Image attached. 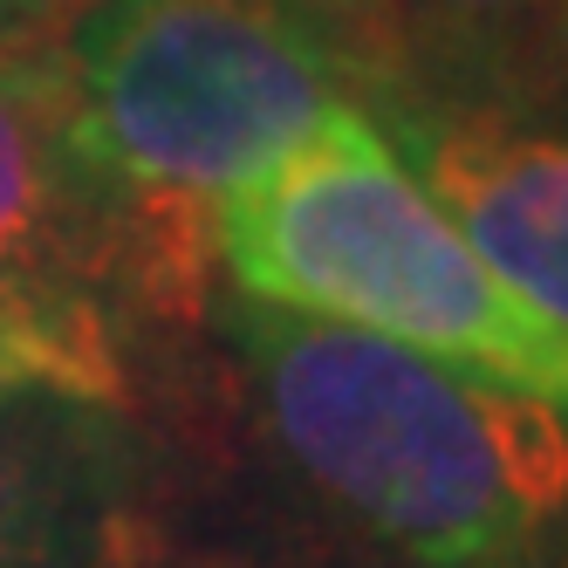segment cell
<instances>
[{
	"label": "cell",
	"mask_w": 568,
	"mask_h": 568,
	"mask_svg": "<svg viewBox=\"0 0 568 568\" xmlns=\"http://www.w3.org/2000/svg\"><path fill=\"white\" fill-rule=\"evenodd\" d=\"M371 116L555 110L568 90V0H322Z\"/></svg>",
	"instance_id": "cell-5"
},
{
	"label": "cell",
	"mask_w": 568,
	"mask_h": 568,
	"mask_svg": "<svg viewBox=\"0 0 568 568\" xmlns=\"http://www.w3.org/2000/svg\"><path fill=\"white\" fill-rule=\"evenodd\" d=\"M62 42L75 138L165 315L206 288L220 199L356 103L322 0H83Z\"/></svg>",
	"instance_id": "cell-2"
},
{
	"label": "cell",
	"mask_w": 568,
	"mask_h": 568,
	"mask_svg": "<svg viewBox=\"0 0 568 568\" xmlns=\"http://www.w3.org/2000/svg\"><path fill=\"white\" fill-rule=\"evenodd\" d=\"M110 568H199V561H172V555L158 548V541H144V535H138V541H131L124 555L110 561Z\"/></svg>",
	"instance_id": "cell-9"
},
{
	"label": "cell",
	"mask_w": 568,
	"mask_h": 568,
	"mask_svg": "<svg viewBox=\"0 0 568 568\" xmlns=\"http://www.w3.org/2000/svg\"><path fill=\"white\" fill-rule=\"evenodd\" d=\"M555 110H561V116H568V90H561V103H555Z\"/></svg>",
	"instance_id": "cell-10"
},
{
	"label": "cell",
	"mask_w": 568,
	"mask_h": 568,
	"mask_svg": "<svg viewBox=\"0 0 568 568\" xmlns=\"http://www.w3.org/2000/svg\"><path fill=\"white\" fill-rule=\"evenodd\" d=\"M124 315H165L75 138L69 42L0 49V390L124 412Z\"/></svg>",
	"instance_id": "cell-4"
},
{
	"label": "cell",
	"mask_w": 568,
	"mask_h": 568,
	"mask_svg": "<svg viewBox=\"0 0 568 568\" xmlns=\"http://www.w3.org/2000/svg\"><path fill=\"white\" fill-rule=\"evenodd\" d=\"M131 541L124 418L49 390H0V568H110Z\"/></svg>",
	"instance_id": "cell-7"
},
{
	"label": "cell",
	"mask_w": 568,
	"mask_h": 568,
	"mask_svg": "<svg viewBox=\"0 0 568 568\" xmlns=\"http://www.w3.org/2000/svg\"><path fill=\"white\" fill-rule=\"evenodd\" d=\"M384 138L527 302L568 322V116H390Z\"/></svg>",
	"instance_id": "cell-6"
},
{
	"label": "cell",
	"mask_w": 568,
	"mask_h": 568,
	"mask_svg": "<svg viewBox=\"0 0 568 568\" xmlns=\"http://www.w3.org/2000/svg\"><path fill=\"white\" fill-rule=\"evenodd\" d=\"M75 8H83V0H0V49H21V42H49V34H69Z\"/></svg>",
	"instance_id": "cell-8"
},
{
	"label": "cell",
	"mask_w": 568,
	"mask_h": 568,
	"mask_svg": "<svg viewBox=\"0 0 568 568\" xmlns=\"http://www.w3.org/2000/svg\"><path fill=\"white\" fill-rule=\"evenodd\" d=\"M206 254L240 302L343 322L438 371L568 412V322L527 302L397 158L363 103L226 192Z\"/></svg>",
	"instance_id": "cell-3"
},
{
	"label": "cell",
	"mask_w": 568,
	"mask_h": 568,
	"mask_svg": "<svg viewBox=\"0 0 568 568\" xmlns=\"http://www.w3.org/2000/svg\"><path fill=\"white\" fill-rule=\"evenodd\" d=\"M254 418L315 500L412 568H555L568 412L343 322L240 302Z\"/></svg>",
	"instance_id": "cell-1"
}]
</instances>
